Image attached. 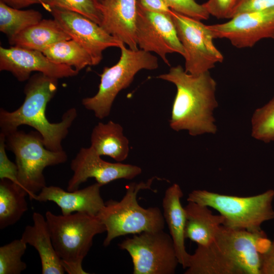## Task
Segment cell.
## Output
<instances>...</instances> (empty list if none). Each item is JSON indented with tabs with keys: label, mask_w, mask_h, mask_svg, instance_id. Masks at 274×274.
<instances>
[{
	"label": "cell",
	"mask_w": 274,
	"mask_h": 274,
	"mask_svg": "<svg viewBox=\"0 0 274 274\" xmlns=\"http://www.w3.org/2000/svg\"><path fill=\"white\" fill-rule=\"evenodd\" d=\"M270 241L262 230L253 232L220 226L214 241L197 245L185 274H260L261 254Z\"/></svg>",
	"instance_id": "1"
},
{
	"label": "cell",
	"mask_w": 274,
	"mask_h": 274,
	"mask_svg": "<svg viewBox=\"0 0 274 274\" xmlns=\"http://www.w3.org/2000/svg\"><path fill=\"white\" fill-rule=\"evenodd\" d=\"M157 78L176 87L169 120L172 129L187 130L193 136L216 133L213 112L218 106L216 97L217 83L210 71L193 75L178 65Z\"/></svg>",
	"instance_id": "2"
},
{
	"label": "cell",
	"mask_w": 274,
	"mask_h": 274,
	"mask_svg": "<svg viewBox=\"0 0 274 274\" xmlns=\"http://www.w3.org/2000/svg\"><path fill=\"white\" fill-rule=\"evenodd\" d=\"M58 80L40 73L31 76L25 86V99L20 107L12 112L1 108V132L6 135L21 125H28L41 134L47 149L63 150L62 141L66 137L77 112L75 108L69 109L58 123H51L47 119L46 107L57 90Z\"/></svg>",
	"instance_id": "3"
},
{
	"label": "cell",
	"mask_w": 274,
	"mask_h": 274,
	"mask_svg": "<svg viewBox=\"0 0 274 274\" xmlns=\"http://www.w3.org/2000/svg\"><path fill=\"white\" fill-rule=\"evenodd\" d=\"M45 218L55 250L69 274H87L82 267L94 237L106 231L97 216L76 212L57 215L47 211Z\"/></svg>",
	"instance_id": "4"
},
{
	"label": "cell",
	"mask_w": 274,
	"mask_h": 274,
	"mask_svg": "<svg viewBox=\"0 0 274 274\" xmlns=\"http://www.w3.org/2000/svg\"><path fill=\"white\" fill-rule=\"evenodd\" d=\"M153 180L131 183L127 186L126 193L120 201L110 199L105 203L97 215L106 229L104 246H108L118 236L163 229L165 220L159 208L145 209L137 200L139 191L150 189Z\"/></svg>",
	"instance_id": "5"
},
{
	"label": "cell",
	"mask_w": 274,
	"mask_h": 274,
	"mask_svg": "<svg viewBox=\"0 0 274 274\" xmlns=\"http://www.w3.org/2000/svg\"><path fill=\"white\" fill-rule=\"evenodd\" d=\"M274 190H267L247 197L221 194L206 190H194L188 195L193 201L217 210L224 217L223 225L256 232L264 222L274 219Z\"/></svg>",
	"instance_id": "6"
},
{
	"label": "cell",
	"mask_w": 274,
	"mask_h": 274,
	"mask_svg": "<svg viewBox=\"0 0 274 274\" xmlns=\"http://www.w3.org/2000/svg\"><path fill=\"white\" fill-rule=\"evenodd\" d=\"M6 136V146L15 156L19 186L30 199L46 186L43 172L49 166L65 162L67 155L64 150L47 149L41 134L37 131L25 132L17 130Z\"/></svg>",
	"instance_id": "7"
},
{
	"label": "cell",
	"mask_w": 274,
	"mask_h": 274,
	"mask_svg": "<svg viewBox=\"0 0 274 274\" xmlns=\"http://www.w3.org/2000/svg\"><path fill=\"white\" fill-rule=\"evenodd\" d=\"M119 48L121 55L118 61L111 67H105L100 75L97 92L82 100L83 106L92 111L99 119L109 115L118 94L130 85L139 71L154 70L158 67L157 58L150 52L127 48L123 43Z\"/></svg>",
	"instance_id": "8"
},
{
	"label": "cell",
	"mask_w": 274,
	"mask_h": 274,
	"mask_svg": "<svg viewBox=\"0 0 274 274\" xmlns=\"http://www.w3.org/2000/svg\"><path fill=\"white\" fill-rule=\"evenodd\" d=\"M118 246L130 255L133 274H174L179 264L173 239L163 230L133 234Z\"/></svg>",
	"instance_id": "9"
},
{
	"label": "cell",
	"mask_w": 274,
	"mask_h": 274,
	"mask_svg": "<svg viewBox=\"0 0 274 274\" xmlns=\"http://www.w3.org/2000/svg\"><path fill=\"white\" fill-rule=\"evenodd\" d=\"M170 16L185 52L187 73L198 75L210 71L216 63L223 61V55L214 45L207 25L173 10Z\"/></svg>",
	"instance_id": "10"
},
{
	"label": "cell",
	"mask_w": 274,
	"mask_h": 274,
	"mask_svg": "<svg viewBox=\"0 0 274 274\" xmlns=\"http://www.w3.org/2000/svg\"><path fill=\"white\" fill-rule=\"evenodd\" d=\"M135 35L140 49L156 53L168 65V53L185 55L171 16L147 10L138 3Z\"/></svg>",
	"instance_id": "11"
},
{
	"label": "cell",
	"mask_w": 274,
	"mask_h": 274,
	"mask_svg": "<svg viewBox=\"0 0 274 274\" xmlns=\"http://www.w3.org/2000/svg\"><path fill=\"white\" fill-rule=\"evenodd\" d=\"M208 27L214 39H227L237 48L252 47L261 40L274 39V7L241 13Z\"/></svg>",
	"instance_id": "12"
},
{
	"label": "cell",
	"mask_w": 274,
	"mask_h": 274,
	"mask_svg": "<svg viewBox=\"0 0 274 274\" xmlns=\"http://www.w3.org/2000/svg\"><path fill=\"white\" fill-rule=\"evenodd\" d=\"M49 11L71 39L88 52L92 65L100 62L105 50L119 48L122 43L100 25L78 13L59 8H52Z\"/></svg>",
	"instance_id": "13"
},
{
	"label": "cell",
	"mask_w": 274,
	"mask_h": 274,
	"mask_svg": "<svg viewBox=\"0 0 274 274\" xmlns=\"http://www.w3.org/2000/svg\"><path fill=\"white\" fill-rule=\"evenodd\" d=\"M73 175L67 190L75 191L89 178H94L102 186L118 179L131 180L142 173L140 167L121 162L104 160L91 147L82 148L70 164Z\"/></svg>",
	"instance_id": "14"
},
{
	"label": "cell",
	"mask_w": 274,
	"mask_h": 274,
	"mask_svg": "<svg viewBox=\"0 0 274 274\" xmlns=\"http://www.w3.org/2000/svg\"><path fill=\"white\" fill-rule=\"evenodd\" d=\"M0 71L11 73L20 82L28 80L33 72L57 79L79 73L73 67L51 61L41 51L16 46L0 47Z\"/></svg>",
	"instance_id": "15"
},
{
	"label": "cell",
	"mask_w": 274,
	"mask_h": 274,
	"mask_svg": "<svg viewBox=\"0 0 274 274\" xmlns=\"http://www.w3.org/2000/svg\"><path fill=\"white\" fill-rule=\"evenodd\" d=\"M101 186L96 182L81 189L65 191L58 186H46L35 200L55 202L64 215L81 212L97 216L105 203L100 195Z\"/></svg>",
	"instance_id": "16"
},
{
	"label": "cell",
	"mask_w": 274,
	"mask_h": 274,
	"mask_svg": "<svg viewBox=\"0 0 274 274\" xmlns=\"http://www.w3.org/2000/svg\"><path fill=\"white\" fill-rule=\"evenodd\" d=\"M100 26L132 50H138L135 35L137 0H105L100 4Z\"/></svg>",
	"instance_id": "17"
},
{
	"label": "cell",
	"mask_w": 274,
	"mask_h": 274,
	"mask_svg": "<svg viewBox=\"0 0 274 274\" xmlns=\"http://www.w3.org/2000/svg\"><path fill=\"white\" fill-rule=\"evenodd\" d=\"M183 196V191L178 184L175 183L169 187L163 198L162 213L174 243L179 263L186 269L190 254L187 252L185 245L186 217L184 207L181 202Z\"/></svg>",
	"instance_id": "18"
},
{
	"label": "cell",
	"mask_w": 274,
	"mask_h": 274,
	"mask_svg": "<svg viewBox=\"0 0 274 274\" xmlns=\"http://www.w3.org/2000/svg\"><path fill=\"white\" fill-rule=\"evenodd\" d=\"M33 224L25 227L21 239L33 247L41 259L42 274H63L65 272L61 259L54 247L45 217L32 214Z\"/></svg>",
	"instance_id": "19"
},
{
	"label": "cell",
	"mask_w": 274,
	"mask_h": 274,
	"mask_svg": "<svg viewBox=\"0 0 274 274\" xmlns=\"http://www.w3.org/2000/svg\"><path fill=\"white\" fill-rule=\"evenodd\" d=\"M186 213V238L197 245L208 246L214 240L221 225L223 216L214 215L209 207L193 201H188L184 207Z\"/></svg>",
	"instance_id": "20"
},
{
	"label": "cell",
	"mask_w": 274,
	"mask_h": 274,
	"mask_svg": "<svg viewBox=\"0 0 274 274\" xmlns=\"http://www.w3.org/2000/svg\"><path fill=\"white\" fill-rule=\"evenodd\" d=\"M122 126L112 121L99 122L93 128L91 147L100 156H109L115 161L125 160L129 154V141L123 134Z\"/></svg>",
	"instance_id": "21"
},
{
	"label": "cell",
	"mask_w": 274,
	"mask_h": 274,
	"mask_svg": "<svg viewBox=\"0 0 274 274\" xmlns=\"http://www.w3.org/2000/svg\"><path fill=\"white\" fill-rule=\"evenodd\" d=\"M71 39L54 19H42L9 39L12 46L43 52L53 44Z\"/></svg>",
	"instance_id": "22"
},
{
	"label": "cell",
	"mask_w": 274,
	"mask_h": 274,
	"mask_svg": "<svg viewBox=\"0 0 274 274\" xmlns=\"http://www.w3.org/2000/svg\"><path fill=\"white\" fill-rule=\"evenodd\" d=\"M25 191L7 180L0 181V229L17 223L28 210Z\"/></svg>",
	"instance_id": "23"
},
{
	"label": "cell",
	"mask_w": 274,
	"mask_h": 274,
	"mask_svg": "<svg viewBox=\"0 0 274 274\" xmlns=\"http://www.w3.org/2000/svg\"><path fill=\"white\" fill-rule=\"evenodd\" d=\"M42 52L51 61L73 67L78 72L86 66L92 65L88 52L72 39L57 42Z\"/></svg>",
	"instance_id": "24"
},
{
	"label": "cell",
	"mask_w": 274,
	"mask_h": 274,
	"mask_svg": "<svg viewBox=\"0 0 274 274\" xmlns=\"http://www.w3.org/2000/svg\"><path fill=\"white\" fill-rule=\"evenodd\" d=\"M42 19L41 13L38 11L21 10L0 1V31L9 39Z\"/></svg>",
	"instance_id": "25"
},
{
	"label": "cell",
	"mask_w": 274,
	"mask_h": 274,
	"mask_svg": "<svg viewBox=\"0 0 274 274\" xmlns=\"http://www.w3.org/2000/svg\"><path fill=\"white\" fill-rule=\"evenodd\" d=\"M251 122L253 138L265 143L274 141V96L254 111Z\"/></svg>",
	"instance_id": "26"
},
{
	"label": "cell",
	"mask_w": 274,
	"mask_h": 274,
	"mask_svg": "<svg viewBox=\"0 0 274 274\" xmlns=\"http://www.w3.org/2000/svg\"><path fill=\"white\" fill-rule=\"evenodd\" d=\"M26 246L20 238L0 247V274H20L26 268L21 259Z\"/></svg>",
	"instance_id": "27"
},
{
	"label": "cell",
	"mask_w": 274,
	"mask_h": 274,
	"mask_svg": "<svg viewBox=\"0 0 274 274\" xmlns=\"http://www.w3.org/2000/svg\"><path fill=\"white\" fill-rule=\"evenodd\" d=\"M52 8H59L78 13L99 25L102 21L100 4L97 0H51L50 10Z\"/></svg>",
	"instance_id": "28"
},
{
	"label": "cell",
	"mask_w": 274,
	"mask_h": 274,
	"mask_svg": "<svg viewBox=\"0 0 274 274\" xmlns=\"http://www.w3.org/2000/svg\"><path fill=\"white\" fill-rule=\"evenodd\" d=\"M173 10L198 20H207L210 14L202 5L195 0H163Z\"/></svg>",
	"instance_id": "29"
},
{
	"label": "cell",
	"mask_w": 274,
	"mask_h": 274,
	"mask_svg": "<svg viewBox=\"0 0 274 274\" xmlns=\"http://www.w3.org/2000/svg\"><path fill=\"white\" fill-rule=\"evenodd\" d=\"M6 136L0 133V179H7L19 186L18 168L16 163L11 161L6 152Z\"/></svg>",
	"instance_id": "30"
},
{
	"label": "cell",
	"mask_w": 274,
	"mask_h": 274,
	"mask_svg": "<svg viewBox=\"0 0 274 274\" xmlns=\"http://www.w3.org/2000/svg\"><path fill=\"white\" fill-rule=\"evenodd\" d=\"M237 0H208L202 5L210 15L218 19H231Z\"/></svg>",
	"instance_id": "31"
},
{
	"label": "cell",
	"mask_w": 274,
	"mask_h": 274,
	"mask_svg": "<svg viewBox=\"0 0 274 274\" xmlns=\"http://www.w3.org/2000/svg\"><path fill=\"white\" fill-rule=\"evenodd\" d=\"M273 7L274 0H237L231 18L241 13L262 10Z\"/></svg>",
	"instance_id": "32"
},
{
	"label": "cell",
	"mask_w": 274,
	"mask_h": 274,
	"mask_svg": "<svg viewBox=\"0 0 274 274\" xmlns=\"http://www.w3.org/2000/svg\"><path fill=\"white\" fill-rule=\"evenodd\" d=\"M260 274H274V235L267 248L261 254Z\"/></svg>",
	"instance_id": "33"
},
{
	"label": "cell",
	"mask_w": 274,
	"mask_h": 274,
	"mask_svg": "<svg viewBox=\"0 0 274 274\" xmlns=\"http://www.w3.org/2000/svg\"><path fill=\"white\" fill-rule=\"evenodd\" d=\"M137 1L147 10L170 15L172 9L163 0H137Z\"/></svg>",
	"instance_id": "34"
},
{
	"label": "cell",
	"mask_w": 274,
	"mask_h": 274,
	"mask_svg": "<svg viewBox=\"0 0 274 274\" xmlns=\"http://www.w3.org/2000/svg\"><path fill=\"white\" fill-rule=\"evenodd\" d=\"M12 7L20 9L32 4H39L43 5L47 10L51 8V0H1Z\"/></svg>",
	"instance_id": "35"
},
{
	"label": "cell",
	"mask_w": 274,
	"mask_h": 274,
	"mask_svg": "<svg viewBox=\"0 0 274 274\" xmlns=\"http://www.w3.org/2000/svg\"><path fill=\"white\" fill-rule=\"evenodd\" d=\"M98 2L100 4H101L102 2H104L105 0H97Z\"/></svg>",
	"instance_id": "36"
}]
</instances>
